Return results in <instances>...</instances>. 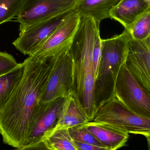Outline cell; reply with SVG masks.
<instances>
[{"label":"cell","mask_w":150,"mask_h":150,"mask_svg":"<svg viewBox=\"0 0 150 150\" xmlns=\"http://www.w3.org/2000/svg\"><path fill=\"white\" fill-rule=\"evenodd\" d=\"M60 55L39 59L29 57L24 61L21 81L0 106V133L5 144L14 148L25 145L33 115Z\"/></svg>","instance_id":"1"},{"label":"cell","mask_w":150,"mask_h":150,"mask_svg":"<svg viewBox=\"0 0 150 150\" xmlns=\"http://www.w3.org/2000/svg\"><path fill=\"white\" fill-rule=\"evenodd\" d=\"M100 23L90 16H81L70 50L74 66L73 91L76 93L90 121L97 113L94 104L96 74L93 63L94 44L100 36Z\"/></svg>","instance_id":"2"},{"label":"cell","mask_w":150,"mask_h":150,"mask_svg":"<svg viewBox=\"0 0 150 150\" xmlns=\"http://www.w3.org/2000/svg\"><path fill=\"white\" fill-rule=\"evenodd\" d=\"M131 37L126 30L119 35L102 39V50L95 80L94 104L96 111L115 98L116 81L126 63Z\"/></svg>","instance_id":"3"},{"label":"cell","mask_w":150,"mask_h":150,"mask_svg":"<svg viewBox=\"0 0 150 150\" xmlns=\"http://www.w3.org/2000/svg\"><path fill=\"white\" fill-rule=\"evenodd\" d=\"M93 121L106 123L128 134L150 137V120L130 111L115 98L99 109Z\"/></svg>","instance_id":"4"},{"label":"cell","mask_w":150,"mask_h":150,"mask_svg":"<svg viewBox=\"0 0 150 150\" xmlns=\"http://www.w3.org/2000/svg\"><path fill=\"white\" fill-rule=\"evenodd\" d=\"M115 98L128 109L150 120V94L127 67L122 66L115 88Z\"/></svg>","instance_id":"5"},{"label":"cell","mask_w":150,"mask_h":150,"mask_svg":"<svg viewBox=\"0 0 150 150\" xmlns=\"http://www.w3.org/2000/svg\"><path fill=\"white\" fill-rule=\"evenodd\" d=\"M81 0H27L16 18L20 32L35 24L72 11Z\"/></svg>","instance_id":"6"},{"label":"cell","mask_w":150,"mask_h":150,"mask_svg":"<svg viewBox=\"0 0 150 150\" xmlns=\"http://www.w3.org/2000/svg\"><path fill=\"white\" fill-rule=\"evenodd\" d=\"M81 16L72 11L48 39L29 57L35 59L62 55L70 50L78 29Z\"/></svg>","instance_id":"7"},{"label":"cell","mask_w":150,"mask_h":150,"mask_svg":"<svg viewBox=\"0 0 150 150\" xmlns=\"http://www.w3.org/2000/svg\"><path fill=\"white\" fill-rule=\"evenodd\" d=\"M69 51L62 54L57 59L40 103L50 102L59 98H66L73 91L74 66Z\"/></svg>","instance_id":"8"},{"label":"cell","mask_w":150,"mask_h":150,"mask_svg":"<svg viewBox=\"0 0 150 150\" xmlns=\"http://www.w3.org/2000/svg\"><path fill=\"white\" fill-rule=\"evenodd\" d=\"M65 98L39 103L34 111L26 144L42 141L45 135L56 127L62 113Z\"/></svg>","instance_id":"9"},{"label":"cell","mask_w":150,"mask_h":150,"mask_svg":"<svg viewBox=\"0 0 150 150\" xmlns=\"http://www.w3.org/2000/svg\"><path fill=\"white\" fill-rule=\"evenodd\" d=\"M72 11L41 21L20 32L12 45L20 52L29 56L48 39Z\"/></svg>","instance_id":"10"},{"label":"cell","mask_w":150,"mask_h":150,"mask_svg":"<svg viewBox=\"0 0 150 150\" xmlns=\"http://www.w3.org/2000/svg\"><path fill=\"white\" fill-rule=\"evenodd\" d=\"M126 65L150 94V35L141 41L131 38Z\"/></svg>","instance_id":"11"},{"label":"cell","mask_w":150,"mask_h":150,"mask_svg":"<svg viewBox=\"0 0 150 150\" xmlns=\"http://www.w3.org/2000/svg\"><path fill=\"white\" fill-rule=\"evenodd\" d=\"M85 125L105 147L111 150L122 148L129 138L128 133L106 123L92 121Z\"/></svg>","instance_id":"12"},{"label":"cell","mask_w":150,"mask_h":150,"mask_svg":"<svg viewBox=\"0 0 150 150\" xmlns=\"http://www.w3.org/2000/svg\"><path fill=\"white\" fill-rule=\"evenodd\" d=\"M89 118L76 93L72 91L65 98L62 113L56 128L69 129L89 122Z\"/></svg>","instance_id":"13"},{"label":"cell","mask_w":150,"mask_h":150,"mask_svg":"<svg viewBox=\"0 0 150 150\" xmlns=\"http://www.w3.org/2000/svg\"><path fill=\"white\" fill-rule=\"evenodd\" d=\"M149 8L143 0H120L111 10L109 16L127 30Z\"/></svg>","instance_id":"14"},{"label":"cell","mask_w":150,"mask_h":150,"mask_svg":"<svg viewBox=\"0 0 150 150\" xmlns=\"http://www.w3.org/2000/svg\"><path fill=\"white\" fill-rule=\"evenodd\" d=\"M120 0H81L75 10L81 16H90L97 22L109 18L111 10Z\"/></svg>","instance_id":"15"},{"label":"cell","mask_w":150,"mask_h":150,"mask_svg":"<svg viewBox=\"0 0 150 150\" xmlns=\"http://www.w3.org/2000/svg\"><path fill=\"white\" fill-rule=\"evenodd\" d=\"M42 141L53 150H78L68 129L55 128L47 133Z\"/></svg>","instance_id":"16"},{"label":"cell","mask_w":150,"mask_h":150,"mask_svg":"<svg viewBox=\"0 0 150 150\" xmlns=\"http://www.w3.org/2000/svg\"><path fill=\"white\" fill-rule=\"evenodd\" d=\"M24 69L23 62L11 72L0 76V106L5 103L21 81Z\"/></svg>","instance_id":"17"},{"label":"cell","mask_w":150,"mask_h":150,"mask_svg":"<svg viewBox=\"0 0 150 150\" xmlns=\"http://www.w3.org/2000/svg\"><path fill=\"white\" fill-rule=\"evenodd\" d=\"M126 30L134 40L141 41L147 38L150 35V7Z\"/></svg>","instance_id":"18"},{"label":"cell","mask_w":150,"mask_h":150,"mask_svg":"<svg viewBox=\"0 0 150 150\" xmlns=\"http://www.w3.org/2000/svg\"><path fill=\"white\" fill-rule=\"evenodd\" d=\"M27 0H0V24L16 18Z\"/></svg>","instance_id":"19"},{"label":"cell","mask_w":150,"mask_h":150,"mask_svg":"<svg viewBox=\"0 0 150 150\" xmlns=\"http://www.w3.org/2000/svg\"><path fill=\"white\" fill-rule=\"evenodd\" d=\"M68 130L70 136L75 142L105 147L88 130L85 124L70 128L68 129Z\"/></svg>","instance_id":"20"},{"label":"cell","mask_w":150,"mask_h":150,"mask_svg":"<svg viewBox=\"0 0 150 150\" xmlns=\"http://www.w3.org/2000/svg\"><path fill=\"white\" fill-rule=\"evenodd\" d=\"M19 65L11 54L6 52H0V76L11 72Z\"/></svg>","instance_id":"21"},{"label":"cell","mask_w":150,"mask_h":150,"mask_svg":"<svg viewBox=\"0 0 150 150\" xmlns=\"http://www.w3.org/2000/svg\"><path fill=\"white\" fill-rule=\"evenodd\" d=\"M102 39L100 36L98 37L95 41L93 47V58L96 78L97 73L98 69L99 66L101 58L102 50Z\"/></svg>","instance_id":"22"},{"label":"cell","mask_w":150,"mask_h":150,"mask_svg":"<svg viewBox=\"0 0 150 150\" xmlns=\"http://www.w3.org/2000/svg\"><path fill=\"white\" fill-rule=\"evenodd\" d=\"M12 150H53L48 148L43 141H40L31 144H26L19 148H15Z\"/></svg>","instance_id":"23"},{"label":"cell","mask_w":150,"mask_h":150,"mask_svg":"<svg viewBox=\"0 0 150 150\" xmlns=\"http://www.w3.org/2000/svg\"><path fill=\"white\" fill-rule=\"evenodd\" d=\"M75 142L78 150H112L105 147L96 146L92 144L82 143L77 142Z\"/></svg>","instance_id":"24"},{"label":"cell","mask_w":150,"mask_h":150,"mask_svg":"<svg viewBox=\"0 0 150 150\" xmlns=\"http://www.w3.org/2000/svg\"><path fill=\"white\" fill-rule=\"evenodd\" d=\"M146 138H147V142H148L149 150H150V137H146Z\"/></svg>","instance_id":"25"},{"label":"cell","mask_w":150,"mask_h":150,"mask_svg":"<svg viewBox=\"0 0 150 150\" xmlns=\"http://www.w3.org/2000/svg\"><path fill=\"white\" fill-rule=\"evenodd\" d=\"M144 2L146 3L147 4H148V6L149 7H150V0H143Z\"/></svg>","instance_id":"26"}]
</instances>
